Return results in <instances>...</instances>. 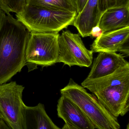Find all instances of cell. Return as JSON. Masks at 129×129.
Returning a JSON list of instances; mask_svg holds the SVG:
<instances>
[{
  "mask_svg": "<svg viewBox=\"0 0 129 129\" xmlns=\"http://www.w3.org/2000/svg\"><path fill=\"white\" fill-rule=\"evenodd\" d=\"M101 15L98 8V0H88L82 11L77 14L72 25L82 37L91 36L92 30L98 26Z\"/></svg>",
  "mask_w": 129,
  "mask_h": 129,
  "instance_id": "12",
  "label": "cell"
},
{
  "mask_svg": "<svg viewBox=\"0 0 129 129\" xmlns=\"http://www.w3.org/2000/svg\"><path fill=\"white\" fill-rule=\"evenodd\" d=\"M22 113V129H61L53 122L41 103L35 107L23 104Z\"/></svg>",
  "mask_w": 129,
  "mask_h": 129,
  "instance_id": "11",
  "label": "cell"
},
{
  "mask_svg": "<svg viewBox=\"0 0 129 129\" xmlns=\"http://www.w3.org/2000/svg\"><path fill=\"white\" fill-rule=\"evenodd\" d=\"M100 104L117 118L129 110V81L106 87L94 93Z\"/></svg>",
  "mask_w": 129,
  "mask_h": 129,
  "instance_id": "7",
  "label": "cell"
},
{
  "mask_svg": "<svg viewBox=\"0 0 129 129\" xmlns=\"http://www.w3.org/2000/svg\"><path fill=\"white\" fill-rule=\"evenodd\" d=\"M128 81H129V64L120 68L108 76L91 80L85 79L82 83V86L94 94L106 87Z\"/></svg>",
  "mask_w": 129,
  "mask_h": 129,
  "instance_id": "14",
  "label": "cell"
},
{
  "mask_svg": "<svg viewBox=\"0 0 129 129\" xmlns=\"http://www.w3.org/2000/svg\"><path fill=\"white\" fill-rule=\"evenodd\" d=\"M58 48L57 62L70 67H89L92 64L93 52L86 48L79 34L63 31L58 37Z\"/></svg>",
  "mask_w": 129,
  "mask_h": 129,
  "instance_id": "5",
  "label": "cell"
},
{
  "mask_svg": "<svg viewBox=\"0 0 129 129\" xmlns=\"http://www.w3.org/2000/svg\"><path fill=\"white\" fill-rule=\"evenodd\" d=\"M24 89L15 81L0 85V117L13 129H22Z\"/></svg>",
  "mask_w": 129,
  "mask_h": 129,
  "instance_id": "6",
  "label": "cell"
},
{
  "mask_svg": "<svg viewBox=\"0 0 129 129\" xmlns=\"http://www.w3.org/2000/svg\"><path fill=\"white\" fill-rule=\"evenodd\" d=\"M98 26L103 33L129 26V5L106 10L101 15Z\"/></svg>",
  "mask_w": 129,
  "mask_h": 129,
  "instance_id": "13",
  "label": "cell"
},
{
  "mask_svg": "<svg viewBox=\"0 0 129 129\" xmlns=\"http://www.w3.org/2000/svg\"><path fill=\"white\" fill-rule=\"evenodd\" d=\"M25 4L77 13L76 0H25Z\"/></svg>",
  "mask_w": 129,
  "mask_h": 129,
  "instance_id": "15",
  "label": "cell"
},
{
  "mask_svg": "<svg viewBox=\"0 0 129 129\" xmlns=\"http://www.w3.org/2000/svg\"><path fill=\"white\" fill-rule=\"evenodd\" d=\"M58 117L77 129H95L81 109L69 99L61 95L57 106Z\"/></svg>",
  "mask_w": 129,
  "mask_h": 129,
  "instance_id": "10",
  "label": "cell"
},
{
  "mask_svg": "<svg viewBox=\"0 0 129 129\" xmlns=\"http://www.w3.org/2000/svg\"><path fill=\"white\" fill-rule=\"evenodd\" d=\"M58 33L30 32L25 50V60L42 67L57 63Z\"/></svg>",
  "mask_w": 129,
  "mask_h": 129,
  "instance_id": "4",
  "label": "cell"
},
{
  "mask_svg": "<svg viewBox=\"0 0 129 129\" xmlns=\"http://www.w3.org/2000/svg\"><path fill=\"white\" fill-rule=\"evenodd\" d=\"M93 53L120 52L129 56V26L104 33L91 45Z\"/></svg>",
  "mask_w": 129,
  "mask_h": 129,
  "instance_id": "8",
  "label": "cell"
},
{
  "mask_svg": "<svg viewBox=\"0 0 129 129\" xmlns=\"http://www.w3.org/2000/svg\"><path fill=\"white\" fill-rule=\"evenodd\" d=\"M61 95L69 99L75 104L85 114L95 128L120 129L117 118L113 116L85 88L72 79L60 90Z\"/></svg>",
  "mask_w": 129,
  "mask_h": 129,
  "instance_id": "3",
  "label": "cell"
},
{
  "mask_svg": "<svg viewBox=\"0 0 129 129\" xmlns=\"http://www.w3.org/2000/svg\"><path fill=\"white\" fill-rule=\"evenodd\" d=\"M61 129H77L75 127H73L72 126L67 124V123H65L64 125L63 128Z\"/></svg>",
  "mask_w": 129,
  "mask_h": 129,
  "instance_id": "21",
  "label": "cell"
},
{
  "mask_svg": "<svg viewBox=\"0 0 129 129\" xmlns=\"http://www.w3.org/2000/svg\"><path fill=\"white\" fill-rule=\"evenodd\" d=\"M128 64V62L121 54L115 52H100L85 79L91 80L108 76Z\"/></svg>",
  "mask_w": 129,
  "mask_h": 129,
  "instance_id": "9",
  "label": "cell"
},
{
  "mask_svg": "<svg viewBox=\"0 0 129 129\" xmlns=\"http://www.w3.org/2000/svg\"><path fill=\"white\" fill-rule=\"evenodd\" d=\"M104 33L100 27L97 26L93 28L91 32V36L94 38H97Z\"/></svg>",
  "mask_w": 129,
  "mask_h": 129,
  "instance_id": "18",
  "label": "cell"
},
{
  "mask_svg": "<svg viewBox=\"0 0 129 129\" xmlns=\"http://www.w3.org/2000/svg\"><path fill=\"white\" fill-rule=\"evenodd\" d=\"M126 129H129V124H128V125H127V128Z\"/></svg>",
  "mask_w": 129,
  "mask_h": 129,
  "instance_id": "22",
  "label": "cell"
},
{
  "mask_svg": "<svg viewBox=\"0 0 129 129\" xmlns=\"http://www.w3.org/2000/svg\"><path fill=\"white\" fill-rule=\"evenodd\" d=\"M99 11L102 14L106 10L129 5V0H98Z\"/></svg>",
  "mask_w": 129,
  "mask_h": 129,
  "instance_id": "17",
  "label": "cell"
},
{
  "mask_svg": "<svg viewBox=\"0 0 129 129\" xmlns=\"http://www.w3.org/2000/svg\"><path fill=\"white\" fill-rule=\"evenodd\" d=\"M88 0H76L77 6V14L82 11Z\"/></svg>",
  "mask_w": 129,
  "mask_h": 129,
  "instance_id": "19",
  "label": "cell"
},
{
  "mask_svg": "<svg viewBox=\"0 0 129 129\" xmlns=\"http://www.w3.org/2000/svg\"><path fill=\"white\" fill-rule=\"evenodd\" d=\"M30 33L11 14H5L0 29V85L9 81L26 64Z\"/></svg>",
  "mask_w": 129,
  "mask_h": 129,
  "instance_id": "1",
  "label": "cell"
},
{
  "mask_svg": "<svg viewBox=\"0 0 129 129\" xmlns=\"http://www.w3.org/2000/svg\"><path fill=\"white\" fill-rule=\"evenodd\" d=\"M25 0H0V7L6 14L21 12L25 5Z\"/></svg>",
  "mask_w": 129,
  "mask_h": 129,
  "instance_id": "16",
  "label": "cell"
},
{
  "mask_svg": "<svg viewBox=\"0 0 129 129\" xmlns=\"http://www.w3.org/2000/svg\"><path fill=\"white\" fill-rule=\"evenodd\" d=\"M1 117H0V119H1Z\"/></svg>",
  "mask_w": 129,
  "mask_h": 129,
  "instance_id": "23",
  "label": "cell"
},
{
  "mask_svg": "<svg viewBox=\"0 0 129 129\" xmlns=\"http://www.w3.org/2000/svg\"><path fill=\"white\" fill-rule=\"evenodd\" d=\"M5 14L6 13H5L4 11L2 10L1 8L0 7V29H1V26L3 18H4Z\"/></svg>",
  "mask_w": 129,
  "mask_h": 129,
  "instance_id": "20",
  "label": "cell"
},
{
  "mask_svg": "<svg viewBox=\"0 0 129 129\" xmlns=\"http://www.w3.org/2000/svg\"><path fill=\"white\" fill-rule=\"evenodd\" d=\"M15 15L30 32L58 33L72 25L77 13L25 4Z\"/></svg>",
  "mask_w": 129,
  "mask_h": 129,
  "instance_id": "2",
  "label": "cell"
}]
</instances>
